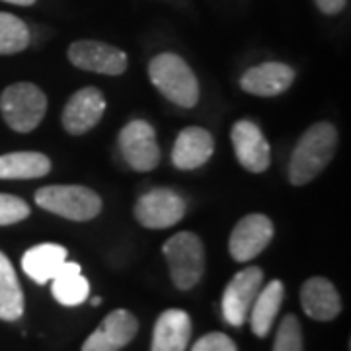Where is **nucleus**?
<instances>
[{
    "label": "nucleus",
    "mask_w": 351,
    "mask_h": 351,
    "mask_svg": "<svg viewBox=\"0 0 351 351\" xmlns=\"http://www.w3.org/2000/svg\"><path fill=\"white\" fill-rule=\"evenodd\" d=\"M119 149L127 164L137 172H151L160 162V149L154 129L145 119H133L121 129Z\"/></svg>",
    "instance_id": "nucleus-7"
},
{
    "label": "nucleus",
    "mask_w": 351,
    "mask_h": 351,
    "mask_svg": "<svg viewBox=\"0 0 351 351\" xmlns=\"http://www.w3.org/2000/svg\"><path fill=\"white\" fill-rule=\"evenodd\" d=\"M186 207V199L172 189H151L138 197L135 217L147 228H170L184 219Z\"/></svg>",
    "instance_id": "nucleus-8"
},
{
    "label": "nucleus",
    "mask_w": 351,
    "mask_h": 351,
    "mask_svg": "<svg viewBox=\"0 0 351 351\" xmlns=\"http://www.w3.org/2000/svg\"><path fill=\"white\" fill-rule=\"evenodd\" d=\"M162 252L176 287L189 291L199 283L205 271V250L197 234L178 232L164 244Z\"/></svg>",
    "instance_id": "nucleus-5"
},
{
    "label": "nucleus",
    "mask_w": 351,
    "mask_h": 351,
    "mask_svg": "<svg viewBox=\"0 0 351 351\" xmlns=\"http://www.w3.org/2000/svg\"><path fill=\"white\" fill-rule=\"evenodd\" d=\"M283 297H285V287L279 279H274L265 287L260 289L256 301L252 304L250 313H248L252 332L258 338H265L269 334L277 314H279V308H281Z\"/></svg>",
    "instance_id": "nucleus-19"
},
{
    "label": "nucleus",
    "mask_w": 351,
    "mask_h": 351,
    "mask_svg": "<svg viewBox=\"0 0 351 351\" xmlns=\"http://www.w3.org/2000/svg\"><path fill=\"white\" fill-rule=\"evenodd\" d=\"M314 2H316L318 10L328 14V16L339 14L346 8V4H348V0H314Z\"/></svg>",
    "instance_id": "nucleus-27"
},
{
    "label": "nucleus",
    "mask_w": 351,
    "mask_h": 351,
    "mask_svg": "<svg viewBox=\"0 0 351 351\" xmlns=\"http://www.w3.org/2000/svg\"><path fill=\"white\" fill-rule=\"evenodd\" d=\"M301 304L306 316L318 322H330L341 313L338 289L326 277H311L301 289Z\"/></svg>",
    "instance_id": "nucleus-15"
},
{
    "label": "nucleus",
    "mask_w": 351,
    "mask_h": 351,
    "mask_svg": "<svg viewBox=\"0 0 351 351\" xmlns=\"http://www.w3.org/2000/svg\"><path fill=\"white\" fill-rule=\"evenodd\" d=\"M191 338V318L186 311H164L154 324L151 351H186Z\"/></svg>",
    "instance_id": "nucleus-17"
},
{
    "label": "nucleus",
    "mask_w": 351,
    "mask_h": 351,
    "mask_svg": "<svg viewBox=\"0 0 351 351\" xmlns=\"http://www.w3.org/2000/svg\"><path fill=\"white\" fill-rule=\"evenodd\" d=\"M106 112V98L98 88L88 86L75 92L64 106L61 121L71 135H84L98 125Z\"/></svg>",
    "instance_id": "nucleus-13"
},
{
    "label": "nucleus",
    "mask_w": 351,
    "mask_h": 351,
    "mask_svg": "<svg viewBox=\"0 0 351 351\" xmlns=\"http://www.w3.org/2000/svg\"><path fill=\"white\" fill-rule=\"evenodd\" d=\"M138 320L125 308L110 313L82 343V351H119L137 336Z\"/></svg>",
    "instance_id": "nucleus-12"
},
{
    "label": "nucleus",
    "mask_w": 351,
    "mask_h": 351,
    "mask_svg": "<svg viewBox=\"0 0 351 351\" xmlns=\"http://www.w3.org/2000/svg\"><path fill=\"white\" fill-rule=\"evenodd\" d=\"M295 80V71L285 63H263L246 71L240 78V86L244 92L271 98L287 90Z\"/></svg>",
    "instance_id": "nucleus-14"
},
{
    "label": "nucleus",
    "mask_w": 351,
    "mask_h": 351,
    "mask_svg": "<svg viewBox=\"0 0 351 351\" xmlns=\"http://www.w3.org/2000/svg\"><path fill=\"white\" fill-rule=\"evenodd\" d=\"M191 351H239V348L223 332H209L195 341Z\"/></svg>",
    "instance_id": "nucleus-26"
},
{
    "label": "nucleus",
    "mask_w": 351,
    "mask_h": 351,
    "mask_svg": "<svg viewBox=\"0 0 351 351\" xmlns=\"http://www.w3.org/2000/svg\"><path fill=\"white\" fill-rule=\"evenodd\" d=\"M262 287L263 271L256 265L242 269L228 281L223 293L221 311L230 326H242L248 320V313Z\"/></svg>",
    "instance_id": "nucleus-6"
},
{
    "label": "nucleus",
    "mask_w": 351,
    "mask_h": 351,
    "mask_svg": "<svg viewBox=\"0 0 351 351\" xmlns=\"http://www.w3.org/2000/svg\"><path fill=\"white\" fill-rule=\"evenodd\" d=\"M69 59L78 69L90 71V73H100V75H123L127 69L125 51L117 49L110 43L92 41V39L75 41L69 47Z\"/></svg>",
    "instance_id": "nucleus-9"
},
{
    "label": "nucleus",
    "mask_w": 351,
    "mask_h": 351,
    "mask_svg": "<svg viewBox=\"0 0 351 351\" xmlns=\"http://www.w3.org/2000/svg\"><path fill=\"white\" fill-rule=\"evenodd\" d=\"M64 262H66V248L61 244L45 242L25 252L22 258V267L29 279H34L39 285H45L57 276L59 267Z\"/></svg>",
    "instance_id": "nucleus-18"
},
{
    "label": "nucleus",
    "mask_w": 351,
    "mask_h": 351,
    "mask_svg": "<svg viewBox=\"0 0 351 351\" xmlns=\"http://www.w3.org/2000/svg\"><path fill=\"white\" fill-rule=\"evenodd\" d=\"M271 239H274V223L265 215H246L234 226L228 242V250L237 262H250L269 246Z\"/></svg>",
    "instance_id": "nucleus-10"
},
{
    "label": "nucleus",
    "mask_w": 351,
    "mask_h": 351,
    "mask_svg": "<svg viewBox=\"0 0 351 351\" xmlns=\"http://www.w3.org/2000/svg\"><path fill=\"white\" fill-rule=\"evenodd\" d=\"M149 76L164 98L180 108H193L199 100V82L180 55H156L149 64Z\"/></svg>",
    "instance_id": "nucleus-2"
},
{
    "label": "nucleus",
    "mask_w": 351,
    "mask_h": 351,
    "mask_svg": "<svg viewBox=\"0 0 351 351\" xmlns=\"http://www.w3.org/2000/svg\"><path fill=\"white\" fill-rule=\"evenodd\" d=\"M24 314V291L12 262L0 252V320L14 322Z\"/></svg>",
    "instance_id": "nucleus-22"
},
{
    "label": "nucleus",
    "mask_w": 351,
    "mask_h": 351,
    "mask_svg": "<svg viewBox=\"0 0 351 351\" xmlns=\"http://www.w3.org/2000/svg\"><path fill=\"white\" fill-rule=\"evenodd\" d=\"M213 135L207 129L188 127L176 138L172 162L180 170H195L213 156Z\"/></svg>",
    "instance_id": "nucleus-16"
},
{
    "label": "nucleus",
    "mask_w": 351,
    "mask_h": 351,
    "mask_svg": "<svg viewBox=\"0 0 351 351\" xmlns=\"http://www.w3.org/2000/svg\"><path fill=\"white\" fill-rule=\"evenodd\" d=\"M47 112V96L32 82H16L0 94V113L10 129L29 133Z\"/></svg>",
    "instance_id": "nucleus-3"
},
{
    "label": "nucleus",
    "mask_w": 351,
    "mask_h": 351,
    "mask_svg": "<svg viewBox=\"0 0 351 351\" xmlns=\"http://www.w3.org/2000/svg\"><path fill=\"white\" fill-rule=\"evenodd\" d=\"M274 351H304L302 346V330L297 316L287 314L277 330Z\"/></svg>",
    "instance_id": "nucleus-24"
},
{
    "label": "nucleus",
    "mask_w": 351,
    "mask_h": 351,
    "mask_svg": "<svg viewBox=\"0 0 351 351\" xmlns=\"http://www.w3.org/2000/svg\"><path fill=\"white\" fill-rule=\"evenodd\" d=\"M51 293L63 306H78L90 295V283L82 276L80 265L75 262H64L57 276L51 279Z\"/></svg>",
    "instance_id": "nucleus-20"
},
{
    "label": "nucleus",
    "mask_w": 351,
    "mask_h": 351,
    "mask_svg": "<svg viewBox=\"0 0 351 351\" xmlns=\"http://www.w3.org/2000/svg\"><path fill=\"white\" fill-rule=\"evenodd\" d=\"M2 2H10V4H16V6H32L36 0H2Z\"/></svg>",
    "instance_id": "nucleus-28"
},
{
    "label": "nucleus",
    "mask_w": 351,
    "mask_h": 351,
    "mask_svg": "<svg viewBox=\"0 0 351 351\" xmlns=\"http://www.w3.org/2000/svg\"><path fill=\"white\" fill-rule=\"evenodd\" d=\"M49 156L41 152H8L0 156V180H34L49 174Z\"/></svg>",
    "instance_id": "nucleus-21"
},
{
    "label": "nucleus",
    "mask_w": 351,
    "mask_h": 351,
    "mask_svg": "<svg viewBox=\"0 0 351 351\" xmlns=\"http://www.w3.org/2000/svg\"><path fill=\"white\" fill-rule=\"evenodd\" d=\"M36 203L49 213L84 223L101 211L100 195L84 186H47L36 191Z\"/></svg>",
    "instance_id": "nucleus-4"
},
{
    "label": "nucleus",
    "mask_w": 351,
    "mask_h": 351,
    "mask_svg": "<svg viewBox=\"0 0 351 351\" xmlns=\"http://www.w3.org/2000/svg\"><path fill=\"white\" fill-rule=\"evenodd\" d=\"M29 45V29L24 20L0 12V55H14Z\"/></svg>",
    "instance_id": "nucleus-23"
},
{
    "label": "nucleus",
    "mask_w": 351,
    "mask_h": 351,
    "mask_svg": "<svg viewBox=\"0 0 351 351\" xmlns=\"http://www.w3.org/2000/svg\"><path fill=\"white\" fill-rule=\"evenodd\" d=\"M90 302H92V306H100L101 299H100V297H94V299H92Z\"/></svg>",
    "instance_id": "nucleus-29"
},
{
    "label": "nucleus",
    "mask_w": 351,
    "mask_h": 351,
    "mask_svg": "<svg viewBox=\"0 0 351 351\" xmlns=\"http://www.w3.org/2000/svg\"><path fill=\"white\" fill-rule=\"evenodd\" d=\"M338 147V131L328 121L314 123L299 138L289 162V180L293 186H304L326 168Z\"/></svg>",
    "instance_id": "nucleus-1"
},
{
    "label": "nucleus",
    "mask_w": 351,
    "mask_h": 351,
    "mask_svg": "<svg viewBox=\"0 0 351 351\" xmlns=\"http://www.w3.org/2000/svg\"><path fill=\"white\" fill-rule=\"evenodd\" d=\"M27 217H29V207L24 199L8 193H0V226L20 223Z\"/></svg>",
    "instance_id": "nucleus-25"
},
{
    "label": "nucleus",
    "mask_w": 351,
    "mask_h": 351,
    "mask_svg": "<svg viewBox=\"0 0 351 351\" xmlns=\"http://www.w3.org/2000/svg\"><path fill=\"white\" fill-rule=\"evenodd\" d=\"M234 154L239 162L254 174H262L271 164L269 143L263 137L262 129L248 119H240L230 131Z\"/></svg>",
    "instance_id": "nucleus-11"
}]
</instances>
